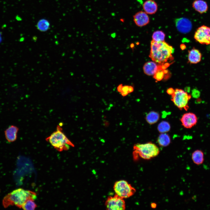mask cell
I'll return each instance as SVG.
<instances>
[{
    "mask_svg": "<svg viewBox=\"0 0 210 210\" xmlns=\"http://www.w3.org/2000/svg\"><path fill=\"white\" fill-rule=\"evenodd\" d=\"M194 38L196 41L202 44H210V27L202 25L195 32Z\"/></svg>",
    "mask_w": 210,
    "mask_h": 210,
    "instance_id": "52a82bcc",
    "label": "cell"
},
{
    "mask_svg": "<svg viewBox=\"0 0 210 210\" xmlns=\"http://www.w3.org/2000/svg\"><path fill=\"white\" fill-rule=\"evenodd\" d=\"M181 48L182 50H183L185 49L186 46L184 45L181 44Z\"/></svg>",
    "mask_w": 210,
    "mask_h": 210,
    "instance_id": "4dcf8cb0",
    "label": "cell"
},
{
    "mask_svg": "<svg viewBox=\"0 0 210 210\" xmlns=\"http://www.w3.org/2000/svg\"><path fill=\"white\" fill-rule=\"evenodd\" d=\"M129 85H124L123 86L121 92H128Z\"/></svg>",
    "mask_w": 210,
    "mask_h": 210,
    "instance_id": "484cf974",
    "label": "cell"
},
{
    "mask_svg": "<svg viewBox=\"0 0 210 210\" xmlns=\"http://www.w3.org/2000/svg\"><path fill=\"white\" fill-rule=\"evenodd\" d=\"M175 92V90L172 88H169L167 90V92L169 94L172 95Z\"/></svg>",
    "mask_w": 210,
    "mask_h": 210,
    "instance_id": "d4e9b609",
    "label": "cell"
},
{
    "mask_svg": "<svg viewBox=\"0 0 210 210\" xmlns=\"http://www.w3.org/2000/svg\"><path fill=\"white\" fill-rule=\"evenodd\" d=\"M60 126H57L56 130L46 138V140L57 151L61 152L67 150L70 146H74L62 132Z\"/></svg>",
    "mask_w": 210,
    "mask_h": 210,
    "instance_id": "3957f363",
    "label": "cell"
},
{
    "mask_svg": "<svg viewBox=\"0 0 210 210\" xmlns=\"http://www.w3.org/2000/svg\"><path fill=\"white\" fill-rule=\"evenodd\" d=\"M113 190L116 195L123 199L132 196L136 192L135 189L125 180L116 182L114 185Z\"/></svg>",
    "mask_w": 210,
    "mask_h": 210,
    "instance_id": "8992f818",
    "label": "cell"
},
{
    "mask_svg": "<svg viewBox=\"0 0 210 210\" xmlns=\"http://www.w3.org/2000/svg\"><path fill=\"white\" fill-rule=\"evenodd\" d=\"M160 118L159 113L154 111H151L148 113L146 116V120L150 124H153L157 122Z\"/></svg>",
    "mask_w": 210,
    "mask_h": 210,
    "instance_id": "d6986e66",
    "label": "cell"
},
{
    "mask_svg": "<svg viewBox=\"0 0 210 210\" xmlns=\"http://www.w3.org/2000/svg\"><path fill=\"white\" fill-rule=\"evenodd\" d=\"M36 27L37 29L40 31L45 32L49 29L50 27V24L47 20L42 19L38 22Z\"/></svg>",
    "mask_w": 210,
    "mask_h": 210,
    "instance_id": "ffe728a7",
    "label": "cell"
},
{
    "mask_svg": "<svg viewBox=\"0 0 210 210\" xmlns=\"http://www.w3.org/2000/svg\"><path fill=\"white\" fill-rule=\"evenodd\" d=\"M191 95L184 90L178 89L175 90L174 93L171 95V100L180 110L187 111L189 108L188 103Z\"/></svg>",
    "mask_w": 210,
    "mask_h": 210,
    "instance_id": "5b68a950",
    "label": "cell"
},
{
    "mask_svg": "<svg viewBox=\"0 0 210 210\" xmlns=\"http://www.w3.org/2000/svg\"><path fill=\"white\" fill-rule=\"evenodd\" d=\"M192 158L195 164L197 165L202 164L204 161V155L203 152L199 150H195L192 154Z\"/></svg>",
    "mask_w": 210,
    "mask_h": 210,
    "instance_id": "e0dca14e",
    "label": "cell"
},
{
    "mask_svg": "<svg viewBox=\"0 0 210 210\" xmlns=\"http://www.w3.org/2000/svg\"><path fill=\"white\" fill-rule=\"evenodd\" d=\"M202 54L197 49L193 48L188 52V60L190 64H196L201 60Z\"/></svg>",
    "mask_w": 210,
    "mask_h": 210,
    "instance_id": "9a60e30c",
    "label": "cell"
},
{
    "mask_svg": "<svg viewBox=\"0 0 210 210\" xmlns=\"http://www.w3.org/2000/svg\"><path fill=\"white\" fill-rule=\"evenodd\" d=\"M165 36V34L162 31L157 30L153 34L152 40L158 42L163 41H164Z\"/></svg>",
    "mask_w": 210,
    "mask_h": 210,
    "instance_id": "44dd1931",
    "label": "cell"
},
{
    "mask_svg": "<svg viewBox=\"0 0 210 210\" xmlns=\"http://www.w3.org/2000/svg\"><path fill=\"white\" fill-rule=\"evenodd\" d=\"M34 200L29 199L26 201L22 205V208L25 210H34L37 207Z\"/></svg>",
    "mask_w": 210,
    "mask_h": 210,
    "instance_id": "603a6c76",
    "label": "cell"
},
{
    "mask_svg": "<svg viewBox=\"0 0 210 210\" xmlns=\"http://www.w3.org/2000/svg\"><path fill=\"white\" fill-rule=\"evenodd\" d=\"M130 47L132 48H133L134 47V44L133 43H131L130 45Z\"/></svg>",
    "mask_w": 210,
    "mask_h": 210,
    "instance_id": "1f68e13d",
    "label": "cell"
},
{
    "mask_svg": "<svg viewBox=\"0 0 210 210\" xmlns=\"http://www.w3.org/2000/svg\"><path fill=\"white\" fill-rule=\"evenodd\" d=\"M175 24L178 31L182 33H188L192 28L191 22L189 20L185 18L176 19Z\"/></svg>",
    "mask_w": 210,
    "mask_h": 210,
    "instance_id": "8fae6325",
    "label": "cell"
},
{
    "mask_svg": "<svg viewBox=\"0 0 210 210\" xmlns=\"http://www.w3.org/2000/svg\"><path fill=\"white\" fill-rule=\"evenodd\" d=\"M142 7L144 11L148 14H155L158 9L157 3L153 0H147L143 3Z\"/></svg>",
    "mask_w": 210,
    "mask_h": 210,
    "instance_id": "5bb4252c",
    "label": "cell"
},
{
    "mask_svg": "<svg viewBox=\"0 0 210 210\" xmlns=\"http://www.w3.org/2000/svg\"><path fill=\"white\" fill-rule=\"evenodd\" d=\"M157 142L159 145L161 146H167L171 142L170 136L166 133H161L158 138Z\"/></svg>",
    "mask_w": 210,
    "mask_h": 210,
    "instance_id": "ac0fdd59",
    "label": "cell"
},
{
    "mask_svg": "<svg viewBox=\"0 0 210 210\" xmlns=\"http://www.w3.org/2000/svg\"><path fill=\"white\" fill-rule=\"evenodd\" d=\"M120 93L121 95L123 97L127 96L129 93L128 92H121Z\"/></svg>",
    "mask_w": 210,
    "mask_h": 210,
    "instance_id": "f1b7e54d",
    "label": "cell"
},
{
    "mask_svg": "<svg viewBox=\"0 0 210 210\" xmlns=\"http://www.w3.org/2000/svg\"><path fill=\"white\" fill-rule=\"evenodd\" d=\"M160 69H163L162 65H158L154 61H149L146 62L143 67L144 73L148 76L154 75Z\"/></svg>",
    "mask_w": 210,
    "mask_h": 210,
    "instance_id": "7c38bea8",
    "label": "cell"
},
{
    "mask_svg": "<svg viewBox=\"0 0 210 210\" xmlns=\"http://www.w3.org/2000/svg\"><path fill=\"white\" fill-rule=\"evenodd\" d=\"M192 7L195 10L200 14L206 13L208 10L207 3L203 0H195L192 3Z\"/></svg>",
    "mask_w": 210,
    "mask_h": 210,
    "instance_id": "2e32d148",
    "label": "cell"
},
{
    "mask_svg": "<svg viewBox=\"0 0 210 210\" xmlns=\"http://www.w3.org/2000/svg\"><path fill=\"white\" fill-rule=\"evenodd\" d=\"M167 70L160 69L154 75V78L158 81L161 80L163 78L164 74L167 73Z\"/></svg>",
    "mask_w": 210,
    "mask_h": 210,
    "instance_id": "cb8c5ba5",
    "label": "cell"
},
{
    "mask_svg": "<svg viewBox=\"0 0 210 210\" xmlns=\"http://www.w3.org/2000/svg\"><path fill=\"white\" fill-rule=\"evenodd\" d=\"M170 125L169 123L166 121H162L158 125L157 127L158 130L161 133H166L170 129Z\"/></svg>",
    "mask_w": 210,
    "mask_h": 210,
    "instance_id": "7402d4cb",
    "label": "cell"
},
{
    "mask_svg": "<svg viewBox=\"0 0 210 210\" xmlns=\"http://www.w3.org/2000/svg\"><path fill=\"white\" fill-rule=\"evenodd\" d=\"M105 205L107 209L109 210H123L126 207L123 199L116 195L108 197L105 202Z\"/></svg>",
    "mask_w": 210,
    "mask_h": 210,
    "instance_id": "ba28073f",
    "label": "cell"
},
{
    "mask_svg": "<svg viewBox=\"0 0 210 210\" xmlns=\"http://www.w3.org/2000/svg\"><path fill=\"white\" fill-rule=\"evenodd\" d=\"M156 204L155 203H153L151 204V207L152 208H155L156 207Z\"/></svg>",
    "mask_w": 210,
    "mask_h": 210,
    "instance_id": "f546056e",
    "label": "cell"
},
{
    "mask_svg": "<svg viewBox=\"0 0 210 210\" xmlns=\"http://www.w3.org/2000/svg\"><path fill=\"white\" fill-rule=\"evenodd\" d=\"M182 125L185 128L190 129L197 123L198 118L194 113L188 112L184 113L180 119Z\"/></svg>",
    "mask_w": 210,
    "mask_h": 210,
    "instance_id": "9c48e42d",
    "label": "cell"
},
{
    "mask_svg": "<svg viewBox=\"0 0 210 210\" xmlns=\"http://www.w3.org/2000/svg\"><path fill=\"white\" fill-rule=\"evenodd\" d=\"M36 198V195L35 192L19 188L13 191L4 197L3 200V205L5 208L14 205L22 208V205L27 200H35Z\"/></svg>",
    "mask_w": 210,
    "mask_h": 210,
    "instance_id": "7a4b0ae2",
    "label": "cell"
},
{
    "mask_svg": "<svg viewBox=\"0 0 210 210\" xmlns=\"http://www.w3.org/2000/svg\"><path fill=\"white\" fill-rule=\"evenodd\" d=\"M133 150V156L135 160L139 157L145 159H150L157 156L160 152L158 147L150 142L136 144L134 146Z\"/></svg>",
    "mask_w": 210,
    "mask_h": 210,
    "instance_id": "277c9868",
    "label": "cell"
},
{
    "mask_svg": "<svg viewBox=\"0 0 210 210\" xmlns=\"http://www.w3.org/2000/svg\"><path fill=\"white\" fill-rule=\"evenodd\" d=\"M150 48L149 57L153 61L160 64L171 59L174 51L172 46L164 41L158 42L152 40Z\"/></svg>",
    "mask_w": 210,
    "mask_h": 210,
    "instance_id": "6da1fadb",
    "label": "cell"
},
{
    "mask_svg": "<svg viewBox=\"0 0 210 210\" xmlns=\"http://www.w3.org/2000/svg\"><path fill=\"white\" fill-rule=\"evenodd\" d=\"M123 86V84H120L117 87V90L119 92H121L122 91Z\"/></svg>",
    "mask_w": 210,
    "mask_h": 210,
    "instance_id": "4316f807",
    "label": "cell"
},
{
    "mask_svg": "<svg viewBox=\"0 0 210 210\" xmlns=\"http://www.w3.org/2000/svg\"><path fill=\"white\" fill-rule=\"evenodd\" d=\"M134 88L133 86H129L128 92L129 93L132 92L134 91Z\"/></svg>",
    "mask_w": 210,
    "mask_h": 210,
    "instance_id": "83f0119b",
    "label": "cell"
},
{
    "mask_svg": "<svg viewBox=\"0 0 210 210\" xmlns=\"http://www.w3.org/2000/svg\"><path fill=\"white\" fill-rule=\"evenodd\" d=\"M18 130L19 128L17 126L11 125L5 130V137L8 142H13L16 140Z\"/></svg>",
    "mask_w": 210,
    "mask_h": 210,
    "instance_id": "4fadbf2b",
    "label": "cell"
},
{
    "mask_svg": "<svg viewBox=\"0 0 210 210\" xmlns=\"http://www.w3.org/2000/svg\"><path fill=\"white\" fill-rule=\"evenodd\" d=\"M133 20L135 24L139 27L145 26L150 22V18L144 11H140L136 13L133 16Z\"/></svg>",
    "mask_w": 210,
    "mask_h": 210,
    "instance_id": "30bf717a",
    "label": "cell"
}]
</instances>
